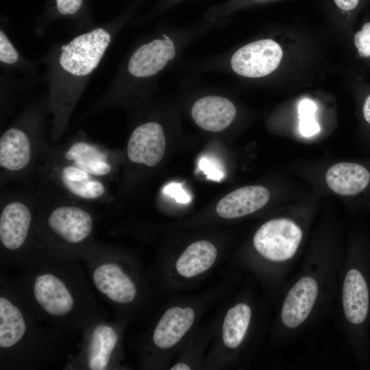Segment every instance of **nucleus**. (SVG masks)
I'll use <instances>...</instances> for the list:
<instances>
[{
	"label": "nucleus",
	"instance_id": "9d476101",
	"mask_svg": "<svg viewBox=\"0 0 370 370\" xmlns=\"http://www.w3.org/2000/svg\"><path fill=\"white\" fill-rule=\"evenodd\" d=\"M280 45L271 39L249 43L238 49L231 58V66L237 74L258 78L271 73L282 58Z\"/></svg>",
	"mask_w": 370,
	"mask_h": 370
},
{
	"label": "nucleus",
	"instance_id": "20e7f679",
	"mask_svg": "<svg viewBox=\"0 0 370 370\" xmlns=\"http://www.w3.org/2000/svg\"><path fill=\"white\" fill-rule=\"evenodd\" d=\"M37 215L30 203L23 199H12L2 206L1 262L27 269L45 259L37 235Z\"/></svg>",
	"mask_w": 370,
	"mask_h": 370
},
{
	"label": "nucleus",
	"instance_id": "7c9ffc66",
	"mask_svg": "<svg viewBox=\"0 0 370 370\" xmlns=\"http://www.w3.org/2000/svg\"><path fill=\"white\" fill-rule=\"evenodd\" d=\"M190 369V367L184 362H180L175 365L171 368V370H189Z\"/></svg>",
	"mask_w": 370,
	"mask_h": 370
},
{
	"label": "nucleus",
	"instance_id": "cd10ccee",
	"mask_svg": "<svg viewBox=\"0 0 370 370\" xmlns=\"http://www.w3.org/2000/svg\"><path fill=\"white\" fill-rule=\"evenodd\" d=\"M82 0H56L58 10L62 14H73L81 7Z\"/></svg>",
	"mask_w": 370,
	"mask_h": 370
},
{
	"label": "nucleus",
	"instance_id": "0eeeda50",
	"mask_svg": "<svg viewBox=\"0 0 370 370\" xmlns=\"http://www.w3.org/2000/svg\"><path fill=\"white\" fill-rule=\"evenodd\" d=\"M82 332L81 348L67 367L72 369H112L119 341V333L114 325L100 317L86 325Z\"/></svg>",
	"mask_w": 370,
	"mask_h": 370
},
{
	"label": "nucleus",
	"instance_id": "6ab92c4d",
	"mask_svg": "<svg viewBox=\"0 0 370 370\" xmlns=\"http://www.w3.org/2000/svg\"><path fill=\"white\" fill-rule=\"evenodd\" d=\"M195 312L190 307L178 306L168 309L157 323L153 334L154 345L162 349L177 344L192 326Z\"/></svg>",
	"mask_w": 370,
	"mask_h": 370
},
{
	"label": "nucleus",
	"instance_id": "aec40b11",
	"mask_svg": "<svg viewBox=\"0 0 370 370\" xmlns=\"http://www.w3.org/2000/svg\"><path fill=\"white\" fill-rule=\"evenodd\" d=\"M325 181L334 193L341 195H354L367 186L370 181V173L360 164L339 162L328 169Z\"/></svg>",
	"mask_w": 370,
	"mask_h": 370
},
{
	"label": "nucleus",
	"instance_id": "412c9836",
	"mask_svg": "<svg viewBox=\"0 0 370 370\" xmlns=\"http://www.w3.org/2000/svg\"><path fill=\"white\" fill-rule=\"evenodd\" d=\"M217 256V251L213 244L207 241H199L190 244L180 255L175 268L182 277L193 278L210 269Z\"/></svg>",
	"mask_w": 370,
	"mask_h": 370
},
{
	"label": "nucleus",
	"instance_id": "1a4fd4ad",
	"mask_svg": "<svg viewBox=\"0 0 370 370\" xmlns=\"http://www.w3.org/2000/svg\"><path fill=\"white\" fill-rule=\"evenodd\" d=\"M49 165L48 174L66 195L79 201H101L108 195L104 180L68 163L56 156Z\"/></svg>",
	"mask_w": 370,
	"mask_h": 370
},
{
	"label": "nucleus",
	"instance_id": "b1692460",
	"mask_svg": "<svg viewBox=\"0 0 370 370\" xmlns=\"http://www.w3.org/2000/svg\"><path fill=\"white\" fill-rule=\"evenodd\" d=\"M19 58V54L6 34L0 32V60L2 63L12 64Z\"/></svg>",
	"mask_w": 370,
	"mask_h": 370
},
{
	"label": "nucleus",
	"instance_id": "f3484780",
	"mask_svg": "<svg viewBox=\"0 0 370 370\" xmlns=\"http://www.w3.org/2000/svg\"><path fill=\"white\" fill-rule=\"evenodd\" d=\"M236 114L234 104L219 96H207L193 106L191 116L201 128L209 132H220L227 127Z\"/></svg>",
	"mask_w": 370,
	"mask_h": 370
},
{
	"label": "nucleus",
	"instance_id": "c85d7f7f",
	"mask_svg": "<svg viewBox=\"0 0 370 370\" xmlns=\"http://www.w3.org/2000/svg\"><path fill=\"white\" fill-rule=\"evenodd\" d=\"M336 6L343 10H352L358 4L359 0H334Z\"/></svg>",
	"mask_w": 370,
	"mask_h": 370
},
{
	"label": "nucleus",
	"instance_id": "4468645a",
	"mask_svg": "<svg viewBox=\"0 0 370 370\" xmlns=\"http://www.w3.org/2000/svg\"><path fill=\"white\" fill-rule=\"evenodd\" d=\"M343 307L347 320L354 325H362L370 309V291L364 273L358 268L350 269L344 279L342 291Z\"/></svg>",
	"mask_w": 370,
	"mask_h": 370
},
{
	"label": "nucleus",
	"instance_id": "a878e982",
	"mask_svg": "<svg viewBox=\"0 0 370 370\" xmlns=\"http://www.w3.org/2000/svg\"><path fill=\"white\" fill-rule=\"evenodd\" d=\"M354 44L361 57L370 56V22L365 23L356 34Z\"/></svg>",
	"mask_w": 370,
	"mask_h": 370
},
{
	"label": "nucleus",
	"instance_id": "bb28decb",
	"mask_svg": "<svg viewBox=\"0 0 370 370\" xmlns=\"http://www.w3.org/2000/svg\"><path fill=\"white\" fill-rule=\"evenodd\" d=\"M163 193L174 198L179 203L187 204L190 201V195L179 183L172 182L166 185L163 188Z\"/></svg>",
	"mask_w": 370,
	"mask_h": 370
},
{
	"label": "nucleus",
	"instance_id": "4be33fe9",
	"mask_svg": "<svg viewBox=\"0 0 370 370\" xmlns=\"http://www.w3.org/2000/svg\"><path fill=\"white\" fill-rule=\"evenodd\" d=\"M251 308L243 303L231 308L227 312L222 328L225 345L234 349L243 341L251 319Z\"/></svg>",
	"mask_w": 370,
	"mask_h": 370
},
{
	"label": "nucleus",
	"instance_id": "393cba45",
	"mask_svg": "<svg viewBox=\"0 0 370 370\" xmlns=\"http://www.w3.org/2000/svg\"><path fill=\"white\" fill-rule=\"evenodd\" d=\"M199 166L207 176L208 179L219 181L224 176L220 164L214 158L208 157L201 158L199 160Z\"/></svg>",
	"mask_w": 370,
	"mask_h": 370
},
{
	"label": "nucleus",
	"instance_id": "39448f33",
	"mask_svg": "<svg viewBox=\"0 0 370 370\" xmlns=\"http://www.w3.org/2000/svg\"><path fill=\"white\" fill-rule=\"evenodd\" d=\"M108 31L99 27L80 34L62 46L52 82L58 101H69L74 86L79 85L97 68L110 42Z\"/></svg>",
	"mask_w": 370,
	"mask_h": 370
},
{
	"label": "nucleus",
	"instance_id": "a211bd4d",
	"mask_svg": "<svg viewBox=\"0 0 370 370\" xmlns=\"http://www.w3.org/2000/svg\"><path fill=\"white\" fill-rule=\"evenodd\" d=\"M269 190L261 186L239 188L224 196L217 204V214L225 219H234L251 214L269 201Z\"/></svg>",
	"mask_w": 370,
	"mask_h": 370
},
{
	"label": "nucleus",
	"instance_id": "c756f323",
	"mask_svg": "<svg viewBox=\"0 0 370 370\" xmlns=\"http://www.w3.org/2000/svg\"><path fill=\"white\" fill-rule=\"evenodd\" d=\"M362 111L365 120L370 124V95L365 101Z\"/></svg>",
	"mask_w": 370,
	"mask_h": 370
},
{
	"label": "nucleus",
	"instance_id": "ddd939ff",
	"mask_svg": "<svg viewBox=\"0 0 370 370\" xmlns=\"http://www.w3.org/2000/svg\"><path fill=\"white\" fill-rule=\"evenodd\" d=\"M165 145L162 127L156 122H147L132 132L127 145V156L132 163L153 167L162 159Z\"/></svg>",
	"mask_w": 370,
	"mask_h": 370
},
{
	"label": "nucleus",
	"instance_id": "f03ea898",
	"mask_svg": "<svg viewBox=\"0 0 370 370\" xmlns=\"http://www.w3.org/2000/svg\"><path fill=\"white\" fill-rule=\"evenodd\" d=\"M26 308L10 281L1 280V369H34L63 352L64 330L45 328Z\"/></svg>",
	"mask_w": 370,
	"mask_h": 370
},
{
	"label": "nucleus",
	"instance_id": "6e6552de",
	"mask_svg": "<svg viewBox=\"0 0 370 370\" xmlns=\"http://www.w3.org/2000/svg\"><path fill=\"white\" fill-rule=\"evenodd\" d=\"M301 238L302 231L295 222L288 219H275L259 227L253 243L264 258L282 262L295 255Z\"/></svg>",
	"mask_w": 370,
	"mask_h": 370
},
{
	"label": "nucleus",
	"instance_id": "423d86ee",
	"mask_svg": "<svg viewBox=\"0 0 370 370\" xmlns=\"http://www.w3.org/2000/svg\"><path fill=\"white\" fill-rule=\"evenodd\" d=\"M82 259L92 284L106 302L124 306L134 301L137 286L108 246L94 241Z\"/></svg>",
	"mask_w": 370,
	"mask_h": 370
},
{
	"label": "nucleus",
	"instance_id": "f8f14e48",
	"mask_svg": "<svg viewBox=\"0 0 370 370\" xmlns=\"http://www.w3.org/2000/svg\"><path fill=\"white\" fill-rule=\"evenodd\" d=\"M36 158L33 138L21 127L7 129L0 138V166L3 172L18 175L30 169Z\"/></svg>",
	"mask_w": 370,
	"mask_h": 370
},
{
	"label": "nucleus",
	"instance_id": "9b49d317",
	"mask_svg": "<svg viewBox=\"0 0 370 370\" xmlns=\"http://www.w3.org/2000/svg\"><path fill=\"white\" fill-rule=\"evenodd\" d=\"M61 160L103 180H108L113 171L108 149L85 138H75L58 151Z\"/></svg>",
	"mask_w": 370,
	"mask_h": 370
},
{
	"label": "nucleus",
	"instance_id": "5701e85b",
	"mask_svg": "<svg viewBox=\"0 0 370 370\" xmlns=\"http://www.w3.org/2000/svg\"><path fill=\"white\" fill-rule=\"evenodd\" d=\"M317 106L310 99L301 100L298 106L299 132L303 136L310 137L320 131V127L315 119Z\"/></svg>",
	"mask_w": 370,
	"mask_h": 370
},
{
	"label": "nucleus",
	"instance_id": "2eb2a0df",
	"mask_svg": "<svg viewBox=\"0 0 370 370\" xmlns=\"http://www.w3.org/2000/svg\"><path fill=\"white\" fill-rule=\"evenodd\" d=\"M175 56L173 41L167 37L138 48L128 62V71L136 77L152 76L162 69Z\"/></svg>",
	"mask_w": 370,
	"mask_h": 370
},
{
	"label": "nucleus",
	"instance_id": "2f4dec72",
	"mask_svg": "<svg viewBox=\"0 0 370 370\" xmlns=\"http://www.w3.org/2000/svg\"><path fill=\"white\" fill-rule=\"evenodd\" d=\"M257 1H267V0H257Z\"/></svg>",
	"mask_w": 370,
	"mask_h": 370
},
{
	"label": "nucleus",
	"instance_id": "dca6fc26",
	"mask_svg": "<svg viewBox=\"0 0 370 370\" xmlns=\"http://www.w3.org/2000/svg\"><path fill=\"white\" fill-rule=\"evenodd\" d=\"M318 294V286L311 277L299 280L288 291L282 309L281 318L285 326L295 328L308 317Z\"/></svg>",
	"mask_w": 370,
	"mask_h": 370
},
{
	"label": "nucleus",
	"instance_id": "7ed1b4c3",
	"mask_svg": "<svg viewBox=\"0 0 370 370\" xmlns=\"http://www.w3.org/2000/svg\"><path fill=\"white\" fill-rule=\"evenodd\" d=\"M95 218L75 203H59L37 215V235L45 258L79 261L94 242Z\"/></svg>",
	"mask_w": 370,
	"mask_h": 370
},
{
	"label": "nucleus",
	"instance_id": "f257e3e1",
	"mask_svg": "<svg viewBox=\"0 0 370 370\" xmlns=\"http://www.w3.org/2000/svg\"><path fill=\"white\" fill-rule=\"evenodd\" d=\"M38 321L64 330H82L102 317L79 261L47 258L10 281Z\"/></svg>",
	"mask_w": 370,
	"mask_h": 370
}]
</instances>
